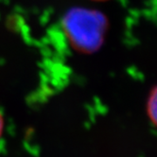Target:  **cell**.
I'll use <instances>...</instances> for the list:
<instances>
[{
  "label": "cell",
  "instance_id": "6da1fadb",
  "mask_svg": "<svg viewBox=\"0 0 157 157\" xmlns=\"http://www.w3.org/2000/svg\"><path fill=\"white\" fill-rule=\"evenodd\" d=\"M64 25L71 40L82 48L89 49L101 40L105 19L98 12L74 9L66 14Z\"/></svg>",
  "mask_w": 157,
  "mask_h": 157
},
{
  "label": "cell",
  "instance_id": "7a4b0ae2",
  "mask_svg": "<svg viewBox=\"0 0 157 157\" xmlns=\"http://www.w3.org/2000/svg\"><path fill=\"white\" fill-rule=\"evenodd\" d=\"M2 118H1V117H0V133H1V131H2Z\"/></svg>",
  "mask_w": 157,
  "mask_h": 157
},
{
  "label": "cell",
  "instance_id": "3957f363",
  "mask_svg": "<svg viewBox=\"0 0 157 157\" xmlns=\"http://www.w3.org/2000/svg\"><path fill=\"white\" fill-rule=\"evenodd\" d=\"M97 1H105V0H97Z\"/></svg>",
  "mask_w": 157,
  "mask_h": 157
}]
</instances>
